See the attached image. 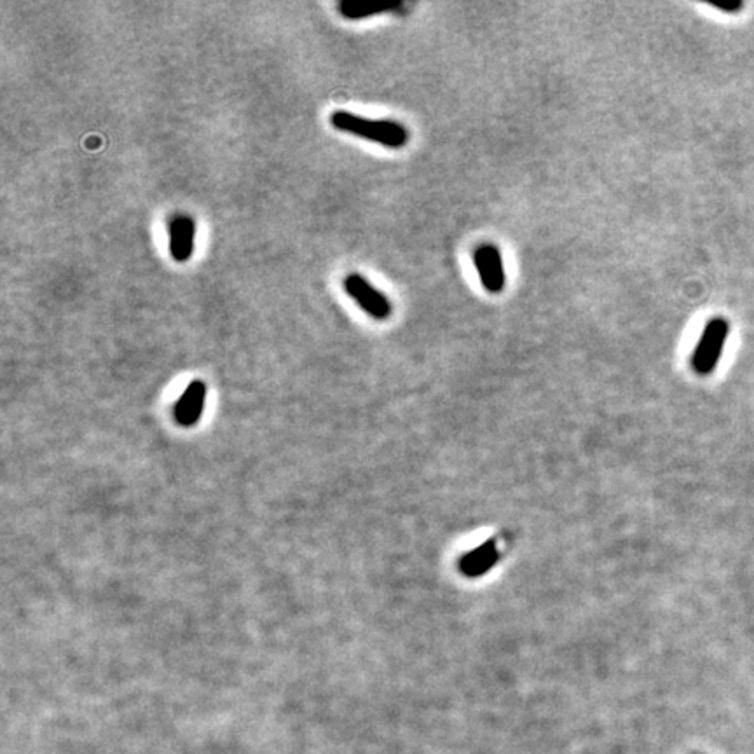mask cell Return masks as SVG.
<instances>
[{"label": "cell", "mask_w": 754, "mask_h": 754, "mask_svg": "<svg viewBox=\"0 0 754 754\" xmlns=\"http://www.w3.org/2000/svg\"><path fill=\"white\" fill-rule=\"evenodd\" d=\"M330 124L337 131H343L353 137L365 138L374 144L383 145L386 149H404L409 144V130L404 124L393 119H369L357 116L348 110H334L329 117Z\"/></svg>", "instance_id": "obj_1"}, {"label": "cell", "mask_w": 754, "mask_h": 754, "mask_svg": "<svg viewBox=\"0 0 754 754\" xmlns=\"http://www.w3.org/2000/svg\"><path fill=\"white\" fill-rule=\"evenodd\" d=\"M730 334V323L721 316L709 320L692 355V369L699 376L713 374Z\"/></svg>", "instance_id": "obj_2"}, {"label": "cell", "mask_w": 754, "mask_h": 754, "mask_svg": "<svg viewBox=\"0 0 754 754\" xmlns=\"http://www.w3.org/2000/svg\"><path fill=\"white\" fill-rule=\"evenodd\" d=\"M343 288L348 297L357 302L358 308L377 322H384L393 315V304L390 299L381 290H377L374 285L367 282L364 276L358 273L344 276Z\"/></svg>", "instance_id": "obj_3"}, {"label": "cell", "mask_w": 754, "mask_h": 754, "mask_svg": "<svg viewBox=\"0 0 754 754\" xmlns=\"http://www.w3.org/2000/svg\"><path fill=\"white\" fill-rule=\"evenodd\" d=\"M473 264L479 273L480 283L489 294H501L507 287V271L500 248L493 243H482L473 250Z\"/></svg>", "instance_id": "obj_4"}, {"label": "cell", "mask_w": 754, "mask_h": 754, "mask_svg": "<svg viewBox=\"0 0 754 754\" xmlns=\"http://www.w3.org/2000/svg\"><path fill=\"white\" fill-rule=\"evenodd\" d=\"M170 234V255L175 262L184 264L194 254L196 241V222L189 215H173L168 224Z\"/></svg>", "instance_id": "obj_5"}, {"label": "cell", "mask_w": 754, "mask_h": 754, "mask_svg": "<svg viewBox=\"0 0 754 754\" xmlns=\"http://www.w3.org/2000/svg\"><path fill=\"white\" fill-rule=\"evenodd\" d=\"M206 386L201 381H192L187 386L184 395L179 398L177 407H175V416L182 425L191 426L198 423L199 416L203 412L205 404Z\"/></svg>", "instance_id": "obj_6"}, {"label": "cell", "mask_w": 754, "mask_h": 754, "mask_svg": "<svg viewBox=\"0 0 754 754\" xmlns=\"http://www.w3.org/2000/svg\"><path fill=\"white\" fill-rule=\"evenodd\" d=\"M498 557H500L498 545L494 540H487L486 543H482L480 547L468 552L467 556L461 559V573L470 576V578L482 576L486 571L493 568L494 564L498 563Z\"/></svg>", "instance_id": "obj_7"}, {"label": "cell", "mask_w": 754, "mask_h": 754, "mask_svg": "<svg viewBox=\"0 0 754 754\" xmlns=\"http://www.w3.org/2000/svg\"><path fill=\"white\" fill-rule=\"evenodd\" d=\"M390 9L391 7L365 6V4L350 2V0H344L339 4V13L343 14L346 20H364V18H371L374 14H381Z\"/></svg>", "instance_id": "obj_8"}, {"label": "cell", "mask_w": 754, "mask_h": 754, "mask_svg": "<svg viewBox=\"0 0 754 754\" xmlns=\"http://www.w3.org/2000/svg\"><path fill=\"white\" fill-rule=\"evenodd\" d=\"M716 9H720V11H727V13H735V11H739V9H742L744 7V4H742L741 0H730V2H714L713 4Z\"/></svg>", "instance_id": "obj_9"}]
</instances>
